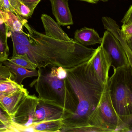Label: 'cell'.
Returning <instances> with one entry per match:
<instances>
[{
    "label": "cell",
    "instance_id": "cell-1",
    "mask_svg": "<svg viewBox=\"0 0 132 132\" xmlns=\"http://www.w3.org/2000/svg\"><path fill=\"white\" fill-rule=\"evenodd\" d=\"M24 26L29 45L12 41V56L26 54L38 69L49 66L70 69L88 61L96 52L97 49L88 48L75 40L62 41L49 37L30 26L28 21Z\"/></svg>",
    "mask_w": 132,
    "mask_h": 132
},
{
    "label": "cell",
    "instance_id": "cell-2",
    "mask_svg": "<svg viewBox=\"0 0 132 132\" xmlns=\"http://www.w3.org/2000/svg\"><path fill=\"white\" fill-rule=\"evenodd\" d=\"M92 58L75 67L66 69L65 80L73 94L76 108L72 114L62 119L61 132L67 129L87 125L98 127L97 108L105 84L94 69Z\"/></svg>",
    "mask_w": 132,
    "mask_h": 132
},
{
    "label": "cell",
    "instance_id": "cell-3",
    "mask_svg": "<svg viewBox=\"0 0 132 132\" xmlns=\"http://www.w3.org/2000/svg\"><path fill=\"white\" fill-rule=\"evenodd\" d=\"M55 67L38 68V76L30 86L35 87L40 100L63 109L65 113L63 119L74 113L76 104L65 79H59L56 75Z\"/></svg>",
    "mask_w": 132,
    "mask_h": 132
},
{
    "label": "cell",
    "instance_id": "cell-4",
    "mask_svg": "<svg viewBox=\"0 0 132 132\" xmlns=\"http://www.w3.org/2000/svg\"><path fill=\"white\" fill-rule=\"evenodd\" d=\"M108 80L110 95L119 116L132 114V71L129 65L114 69Z\"/></svg>",
    "mask_w": 132,
    "mask_h": 132
},
{
    "label": "cell",
    "instance_id": "cell-5",
    "mask_svg": "<svg viewBox=\"0 0 132 132\" xmlns=\"http://www.w3.org/2000/svg\"><path fill=\"white\" fill-rule=\"evenodd\" d=\"M122 122L116 111L111 98L108 81L104 88L97 108V126L107 132H119Z\"/></svg>",
    "mask_w": 132,
    "mask_h": 132
},
{
    "label": "cell",
    "instance_id": "cell-6",
    "mask_svg": "<svg viewBox=\"0 0 132 132\" xmlns=\"http://www.w3.org/2000/svg\"><path fill=\"white\" fill-rule=\"evenodd\" d=\"M39 99L35 95L26 96L11 118L16 131L24 132L26 128L35 124V114Z\"/></svg>",
    "mask_w": 132,
    "mask_h": 132
},
{
    "label": "cell",
    "instance_id": "cell-7",
    "mask_svg": "<svg viewBox=\"0 0 132 132\" xmlns=\"http://www.w3.org/2000/svg\"><path fill=\"white\" fill-rule=\"evenodd\" d=\"M101 45L109 56L113 69L129 65L128 57L122 45L108 30L104 32Z\"/></svg>",
    "mask_w": 132,
    "mask_h": 132
},
{
    "label": "cell",
    "instance_id": "cell-8",
    "mask_svg": "<svg viewBox=\"0 0 132 132\" xmlns=\"http://www.w3.org/2000/svg\"><path fill=\"white\" fill-rule=\"evenodd\" d=\"M96 49L92 58V65L100 80L105 84L109 78V73L111 62L109 56L101 45Z\"/></svg>",
    "mask_w": 132,
    "mask_h": 132
},
{
    "label": "cell",
    "instance_id": "cell-9",
    "mask_svg": "<svg viewBox=\"0 0 132 132\" xmlns=\"http://www.w3.org/2000/svg\"><path fill=\"white\" fill-rule=\"evenodd\" d=\"M64 115V111L62 108L46 104L39 100L35 111V124L62 119Z\"/></svg>",
    "mask_w": 132,
    "mask_h": 132
},
{
    "label": "cell",
    "instance_id": "cell-10",
    "mask_svg": "<svg viewBox=\"0 0 132 132\" xmlns=\"http://www.w3.org/2000/svg\"><path fill=\"white\" fill-rule=\"evenodd\" d=\"M52 11L57 23L60 26L73 24V17L69 8L67 0H50Z\"/></svg>",
    "mask_w": 132,
    "mask_h": 132
},
{
    "label": "cell",
    "instance_id": "cell-11",
    "mask_svg": "<svg viewBox=\"0 0 132 132\" xmlns=\"http://www.w3.org/2000/svg\"><path fill=\"white\" fill-rule=\"evenodd\" d=\"M29 95L27 89L23 88L12 94L0 98V103L11 118L25 98Z\"/></svg>",
    "mask_w": 132,
    "mask_h": 132
},
{
    "label": "cell",
    "instance_id": "cell-12",
    "mask_svg": "<svg viewBox=\"0 0 132 132\" xmlns=\"http://www.w3.org/2000/svg\"><path fill=\"white\" fill-rule=\"evenodd\" d=\"M41 19L46 35L59 40L65 41H73L63 31L57 22L46 14H43Z\"/></svg>",
    "mask_w": 132,
    "mask_h": 132
},
{
    "label": "cell",
    "instance_id": "cell-13",
    "mask_svg": "<svg viewBox=\"0 0 132 132\" xmlns=\"http://www.w3.org/2000/svg\"><path fill=\"white\" fill-rule=\"evenodd\" d=\"M102 21L105 29L111 32L120 42L125 49L128 59L129 65L132 71V52L129 48L119 26L114 19L110 17H103Z\"/></svg>",
    "mask_w": 132,
    "mask_h": 132
},
{
    "label": "cell",
    "instance_id": "cell-14",
    "mask_svg": "<svg viewBox=\"0 0 132 132\" xmlns=\"http://www.w3.org/2000/svg\"><path fill=\"white\" fill-rule=\"evenodd\" d=\"M75 39L85 46L101 44L102 38H101L94 29L84 27L76 30L75 33Z\"/></svg>",
    "mask_w": 132,
    "mask_h": 132
},
{
    "label": "cell",
    "instance_id": "cell-15",
    "mask_svg": "<svg viewBox=\"0 0 132 132\" xmlns=\"http://www.w3.org/2000/svg\"><path fill=\"white\" fill-rule=\"evenodd\" d=\"M2 63L9 68L11 72L14 75V80L19 85H21L22 81L25 78L38 77V71L36 69L34 70H29L10 63L8 60Z\"/></svg>",
    "mask_w": 132,
    "mask_h": 132
},
{
    "label": "cell",
    "instance_id": "cell-16",
    "mask_svg": "<svg viewBox=\"0 0 132 132\" xmlns=\"http://www.w3.org/2000/svg\"><path fill=\"white\" fill-rule=\"evenodd\" d=\"M1 15L10 31L23 32L24 24L27 20L21 18L9 10L0 11Z\"/></svg>",
    "mask_w": 132,
    "mask_h": 132
},
{
    "label": "cell",
    "instance_id": "cell-17",
    "mask_svg": "<svg viewBox=\"0 0 132 132\" xmlns=\"http://www.w3.org/2000/svg\"><path fill=\"white\" fill-rule=\"evenodd\" d=\"M31 126L36 132H61L63 127V122L62 119H60L39 122Z\"/></svg>",
    "mask_w": 132,
    "mask_h": 132
},
{
    "label": "cell",
    "instance_id": "cell-18",
    "mask_svg": "<svg viewBox=\"0 0 132 132\" xmlns=\"http://www.w3.org/2000/svg\"><path fill=\"white\" fill-rule=\"evenodd\" d=\"M24 88L22 84L19 85L14 80H9L0 82V98L12 94Z\"/></svg>",
    "mask_w": 132,
    "mask_h": 132
},
{
    "label": "cell",
    "instance_id": "cell-19",
    "mask_svg": "<svg viewBox=\"0 0 132 132\" xmlns=\"http://www.w3.org/2000/svg\"><path fill=\"white\" fill-rule=\"evenodd\" d=\"M7 60L31 70H34L37 68V65L31 61L26 54L14 55L9 59L8 58Z\"/></svg>",
    "mask_w": 132,
    "mask_h": 132
},
{
    "label": "cell",
    "instance_id": "cell-20",
    "mask_svg": "<svg viewBox=\"0 0 132 132\" xmlns=\"http://www.w3.org/2000/svg\"><path fill=\"white\" fill-rule=\"evenodd\" d=\"M9 2L18 16L26 19L31 17L33 14L30 9L19 0H9Z\"/></svg>",
    "mask_w": 132,
    "mask_h": 132
},
{
    "label": "cell",
    "instance_id": "cell-21",
    "mask_svg": "<svg viewBox=\"0 0 132 132\" xmlns=\"http://www.w3.org/2000/svg\"><path fill=\"white\" fill-rule=\"evenodd\" d=\"M107 132L104 129L92 125L67 129L62 132Z\"/></svg>",
    "mask_w": 132,
    "mask_h": 132
},
{
    "label": "cell",
    "instance_id": "cell-22",
    "mask_svg": "<svg viewBox=\"0 0 132 132\" xmlns=\"http://www.w3.org/2000/svg\"><path fill=\"white\" fill-rule=\"evenodd\" d=\"M0 63V82L9 80H14V75L11 72L9 68Z\"/></svg>",
    "mask_w": 132,
    "mask_h": 132
},
{
    "label": "cell",
    "instance_id": "cell-23",
    "mask_svg": "<svg viewBox=\"0 0 132 132\" xmlns=\"http://www.w3.org/2000/svg\"><path fill=\"white\" fill-rule=\"evenodd\" d=\"M0 120L5 124L11 128L12 132L16 131V129L14 128L11 118L5 110L3 108L0 103Z\"/></svg>",
    "mask_w": 132,
    "mask_h": 132
},
{
    "label": "cell",
    "instance_id": "cell-24",
    "mask_svg": "<svg viewBox=\"0 0 132 132\" xmlns=\"http://www.w3.org/2000/svg\"><path fill=\"white\" fill-rule=\"evenodd\" d=\"M9 48L7 43L0 38V63H3L8 59Z\"/></svg>",
    "mask_w": 132,
    "mask_h": 132
},
{
    "label": "cell",
    "instance_id": "cell-25",
    "mask_svg": "<svg viewBox=\"0 0 132 132\" xmlns=\"http://www.w3.org/2000/svg\"><path fill=\"white\" fill-rule=\"evenodd\" d=\"M8 28L5 24L1 13H0V38L5 42L7 43V38L8 37Z\"/></svg>",
    "mask_w": 132,
    "mask_h": 132
},
{
    "label": "cell",
    "instance_id": "cell-26",
    "mask_svg": "<svg viewBox=\"0 0 132 132\" xmlns=\"http://www.w3.org/2000/svg\"><path fill=\"white\" fill-rule=\"evenodd\" d=\"M119 117L122 122V125L119 132H124L126 129L132 128V114Z\"/></svg>",
    "mask_w": 132,
    "mask_h": 132
},
{
    "label": "cell",
    "instance_id": "cell-27",
    "mask_svg": "<svg viewBox=\"0 0 132 132\" xmlns=\"http://www.w3.org/2000/svg\"><path fill=\"white\" fill-rule=\"evenodd\" d=\"M122 32L126 40L132 37V22L127 25H122L121 29Z\"/></svg>",
    "mask_w": 132,
    "mask_h": 132
},
{
    "label": "cell",
    "instance_id": "cell-28",
    "mask_svg": "<svg viewBox=\"0 0 132 132\" xmlns=\"http://www.w3.org/2000/svg\"><path fill=\"white\" fill-rule=\"evenodd\" d=\"M123 25H127L132 22V4L121 20Z\"/></svg>",
    "mask_w": 132,
    "mask_h": 132
},
{
    "label": "cell",
    "instance_id": "cell-29",
    "mask_svg": "<svg viewBox=\"0 0 132 132\" xmlns=\"http://www.w3.org/2000/svg\"><path fill=\"white\" fill-rule=\"evenodd\" d=\"M28 6L32 12L41 0H19Z\"/></svg>",
    "mask_w": 132,
    "mask_h": 132
},
{
    "label": "cell",
    "instance_id": "cell-30",
    "mask_svg": "<svg viewBox=\"0 0 132 132\" xmlns=\"http://www.w3.org/2000/svg\"><path fill=\"white\" fill-rule=\"evenodd\" d=\"M11 7L9 0H0V11L9 10Z\"/></svg>",
    "mask_w": 132,
    "mask_h": 132
},
{
    "label": "cell",
    "instance_id": "cell-31",
    "mask_svg": "<svg viewBox=\"0 0 132 132\" xmlns=\"http://www.w3.org/2000/svg\"><path fill=\"white\" fill-rule=\"evenodd\" d=\"M0 132H12L11 128L0 120Z\"/></svg>",
    "mask_w": 132,
    "mask_h": 132
},
{
    "label": "cell",
    "instance_id": "cell-32",
    "mask_svg": "<svg viewBox=\"0 0 132 132\" xmlns=\"http://www.w3.org/2000/svg\"><path fill=\"white\" fill-rule=\"evenodd\" d=\"M127 45L132 52V37L126 40Z\"/></svg>",
    "mask_w": 132,
    "mask_h": 132
},
{
    "label": "cell",
    "instance_id": "cell-33",
    "mask_svg": "<svg viewBox=\"0 0 132 132\" xmlns=\"http://www.w3.org/2000/svg\"><path fill=\"white\" fill-rule=\"evenodd\" d=\"M80 1H84L87 2L92 4H96L99 0H80Z\"/></svg>",
    "mask_w": 132,
    "mask_h": 132
},
{
    "label": "cell",
    "instance_id": "cell-34",
    "mask_svg": "<svg viewBox=\"0 0 132 132\" xmlns=\"http://www.w3.org/2000/svg\"><path fill=\"white\" fill-rule=\"evenodd\" d=\"M124 132H132V128L126 129L124 131Z\"/></svg>",
    "mask_w": 132,
    "mask_h": 132
},
{
    "label": "cell",
    "instance_id": "cell-35",
    "mask_svg": "<svg viewBox=\"0 0 132 132\" xmlns=\"http://www.w3.org/2000/svg\"><path fill=\"white\" fill-rule=\"evenodd\" d=\"M99 1H102L104 2H106L108 1L109 0H99Z\"/></svg>",
    "mask_w": 132,
    "mask_h": 132
}]
</instances>
